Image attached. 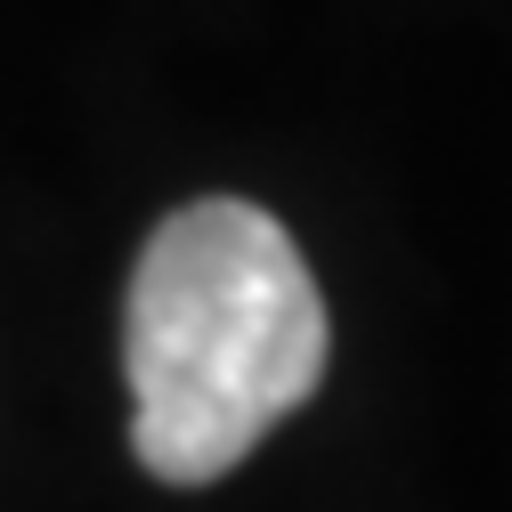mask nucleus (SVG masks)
<instances>
[{"instance_id": "f257e3e1", "label": "nucleus", "mask_w": 512, "mask_h": 512, "mask_svg": "<svg viewBox=\"0 0 512 512\" xmlns=\"http://www.w3.org/2000/svg\"><path fill=\"white\" fill-rule=\"evenodd\" d=\"M326 293L285 220L236 196L171 212L131 277V447L171 488L236 472L326 374Z\"/></svg>"}]
</instances>
